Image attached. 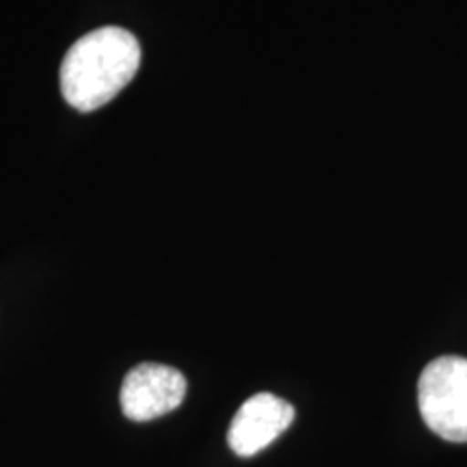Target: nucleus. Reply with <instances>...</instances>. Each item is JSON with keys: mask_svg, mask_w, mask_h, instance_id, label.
<instances>
[{"mask_svg": "<svg viewBox=\"0 0 467 467\" xmlns=\"http://www.w3.org/2000/svg\"><path fill=\"white\" fill-rule=\"evenodd\" d=\"M141 66V46L121 26H102L80 37L61 63V93L80 113L104 107L132 83Z\"/></svg>", "mask_w": 467, "mask_h": 467, "instance_id": "f257e3e1", "label": "nucleus"}, {"mask_svg": "<svg viewBox=\"0 0 467 467\" xmlns=\"http://www.w3.org/2000/svg\"><path fill=\"white\" fill-rule=\"evenodd\" d=\"M422 420L441 440L467 441V359L437 358L424 368L418 383Z\"/></svg>", "mask_w": 467, "mask_h": 467, "instance_id": "f03ea898", "label": "nucleus"}, {"mask_svg": "<svg viewBox=\"0 0 467 467\" xmlns=\"http://www.w3.org/2000/svg\"><path fill=\"white\" fill-rule=\"evenodd\" d=\"M186 379L165 364H139L121 385V411L132 422H148L167 416L182 405Z\"/></svg>", "mask_w": 467, "mask_h": 467, "instance_id": "7ed1b4c3", "label": "nucleus"}, {"mask_svg": "<svg viewBox=\"0 0 467 467\" xmlns=\"http://www.w3.org/2000/svg\"><path fill=\"white\" fill-rule=\"evenodd\" d=\"M295 420V407L275 394H255L243 402L227 431V443L238 457H254L273 443Z\"/></svg>", "mask_w": 467, "mask_h": 467, "instance_id": "20e7f679", "label": "nucleus"}]
</instances>
